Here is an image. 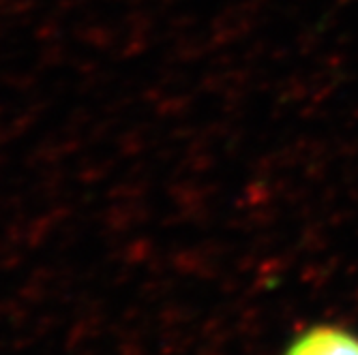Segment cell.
Masks as SVG:
<instances>
[{
    "label": "cell",
    "instance_id": "1",
    "mask_svg": "<svg viewBox=\"0 0 358 355\" xmlns=\"http://www.w3.org/2000/svg\"><path fill=\"white\" fill-rule=\"evenodd\" d=\"M281 355H358V334L337 324H315L292 338Z\"/></svg>",
    "mask_w": 358,
    "mask_h": 355
}]
</instances>
